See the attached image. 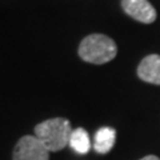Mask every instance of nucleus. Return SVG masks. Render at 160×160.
<instances>
[{
    "instance_id": "obj_1",
    "label": "nucleus",
    "mask_w": 160,
    "mask_h": 160,
    "mask_svg": "<svg viewBox=\"0 0 160 160\" xmlns=\"http://www.w3.org/2000/svg\"><path fill=\"white\" fill-rule=\"evenodd\" d=\"M72 133L71 123L64 118H53L38 124L35 127V135L49 152H56L66 148L69 144Z\"/></svg>"
},
{
    "instance_id": "obj_2",
    "label": "nucleus",
    "mask_w": 160,
    "mask_h": 160,
    "mask_svg": "<svg viewBox=\"0 0 160 160\" xmlns=\"http://www.w3.org/2000/svg\"><path fill=\"white\" fill-rule=\"evenodd\" d=\"M118 53L116 43L102 33H93L84 38L79 46V56L92 64H106L113 60Z\"/></svg>"
},
{
    "instance_id": "obj_3",
    "label": "nucleus",
    "mask_w": 160,
    "mask_h": 160,
    "mask_svg": "<svg viewBox=\"0 0 160 160\" xmlns=\"http://www.w3.org/2000/svg\"><path fill=\"white\" fill-rule=\"evenodd\" d=\"M13 160H49V151L36 136H23L13 149Z\"/></svg>"
},
{
    "instance_id": "obj_4",
    "label": "nucleus",
    "mask_w": 160,
    "mask_h": 160,
    "mask_svg": "<svg viewBox=\"0 0 160 160\" xmlns=\"http://www.w3.org/2000/svg\"><path fill=\"white\" fill-rule=\"evenodd\" d=\"M122 7L128 16L144 24H151L156 20V9L148 0H122Z\"/></svg>"
},
{
    "instance_id": "obj_5",
    "label": "nucleus",
    "mask_w": 160,
    "mask_h": 160,
    "mask_svg": "<svg viewBox=\"0 0 160 160\" xmlns=\"http://www.w3.org/2000/svg\"><path fill=\"white\" fill-rule=\"evenodd\" d=\"M138 76L146 83L160 86V55H148L140 62Z\"/></svg>"
},
{
    "instance_id": "obj_6",
    "label": "nucleus",
    "mask_w": 160,
    "mask_h": 160,
    "mask_svg": "<svg viewBox=\"0 0 160 160\" xmlns=\"http://www.w3.org/2000/svg\"><path fill=\"white\" fill-rule=\"evenodd\" d=\"M116 142V131L111 127H103L95 135L93 149L98 153H108Z\"/></svg>"
},
{
    "instance_id": "obj_7",
    "label": "nucleus",
    "mask_w": 160,
    "mask_h": 160,
    "mask_svg": "<svg viewBox=\"0 0 160 160\" xmlns=\"http://www.w3.org/2000/svg\"><path fill=\"white\" fill-rule=\"evenodd\" d=\"M68 146H71V148L78 153H88L91 149V139H89L88 132L84 128L72 129Z\"/></svg>"
},
{
    "instance_id": "obj_8",
    "label": "nucleus",
    "mask_w": 160,
    "mask_h": 160,
    "mask_svg": "<svg viewBox=\"0 0 160 160\" xmlns=\"http://www.w3.org/2000/svg\"><path fill=\"white\" fill-rule=\"evenodd\" d=\"M140 160H160V159L158 156H155V155H148V156H144Z\"/></svg>"
}]
</instances>
